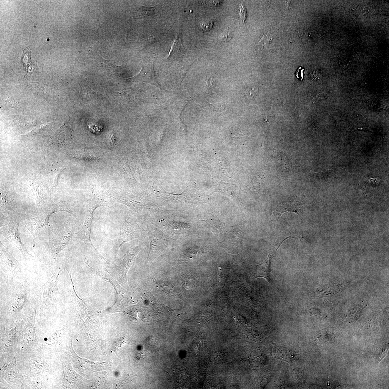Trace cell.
I'll return each instance as SVG.
<instances>
[{"label": "cell", "mask_w": 389, "mask_h": 389, "mask_svg": "<svg viewBox=\"0 0 389 389\" xmlns=\"http://www.w3.org/2000/svg\"><path fill=\"white\" fill-rule=\"evenodd\" d=\"M213 25V21L211 20L203 22L200 26L202 30L204 31H210L212 28Z\"/></svg>", "instance_id": "13"}, {"label": "cell", "mask_w": 389, "mask_h": 389, "mask_svg": "<svg viewBox=\"0 0 389 389\" xmlns=\"http://www.w3.org/2000/svg\"><path fill=\"white\" fill-rule=\"evenodd\" d=\"M50 123H51V122L49 123H42L40 125H39L38 126L35 127V128L33 129V130H32L31 131L26 134V135H34V134L38 133L42 129L45 128V127H46L47 125H49Z\"/></svg>", "instance_id": "11"}, {"label": "cell", "mask_w": 389, "mask_h": 389, "mask_svg": "<svg viewBox=\"0 0 389 389\" xmlns=\"http://www.w3.org/2000/svg\"><path fill=\"white\" fill-rule=\"evenodd\" d=\"M139 229L129 215H126L125 223L122 227L118 240L120 246L124 243L137 238L138 237Z\"/></svg>", "instance_id": "5"}, {"label": "cell", "mask_w": 389, "mask_h": 389, "mask_svg": "<svg viewBox=\"0 0 389 389\" xmlns=\"http://www.w3.org/2000/svg\"><path fill=\"white\" fill-rule=\"evenodd\" d=\"M64 169H65V168H61L60 169H59V170L57 171L56 173L55 176L54 177V179H53V183L52 184V188L55 187L57 186L58 183L59 182V177L60 176L61 173H62Z\"/></svg>", "instance_id": "14"}, {"label": "cell", "mask_w": 389, "mask_h": 389, "mask_svg": "<svg viewBox=\"0 0 389 389\" xmlns=\"http://www.w3.org/2000/svg\"><path fill=\"white\" fill-rule=\"evenodd\" d=\"M303 70H301H301H300H300H299V69H298V71H297L296 75L297 77L299 78H302V75H303V71H303Z\"/></svg>", "instance_id": "20"}, {"label": "cell", "mask_w": 389, "mask_h": 389, "mask_svg": "<svg viewBox=\"0 0 389 389\" xmlns=\"http://www.w3.org/2000/svg\"><path fill=\"white\" fill-rule=\"evenodd\" d=\"M274 350L273 354L275 358L286 361H291L292 359H293V355L289 351H287L286 350L284 349H274Z\"/></svg>", "instance_id": "8"}, {"label": "cell", "mask_w": 389, "mask_h": 389, "mask_svg": "<svg viewBox=\"0 0 389 389\" xmlns=\"http://www.w3.org/2000/svg\"><path fill=\"white\" fill-rule=\"evenodd\" d=\"M155 283H156L157 286L161 289L167 292V293L169 292L170 294L172 293V291L170 290V289L172 290L174 288L172 285L169 283L166 284L164 282L161 283L160 281L159 282L157 281H155Z\"/></svg>", "instance_id": "9"}, {"label": "cell", "mask_w": 389, "mask_h": 389, "mask_svg": "<svg viewBox=\"0 0 389 389\" xmlns=\"http://www.w3.org/2000/svg\"><path fill=\"white\" fill-rule=\"evenodd\" d=\"M320 74L316 72H313L311 74V77L312 79H317L319 78L320 77Z\"/></svg>", "instance_id": "17"}, {"label": "cell", "mask_w": 389, "mask_h": 389, "mask_svg": "<svg viewBox=\"0 0 389 389\" xmlns=\"http://www.w3.org/2000/svg\"><path fill=\"white\" fill-rule=\"evenodd\" d=\"M74 224L67 222L53 229L50 234L48 247L51 252L57 256L62 249L67 247L75 230Z\"/></svg>", "instance_id": "1"}, {"label": "cell", "mask_w": 389, "mask_h": 389, "mask_svg": "<svg viewBox=\"0 0 389 389\" xmlns=\"http://www.w3.org/2000/svg\"><path fill=\"white\" fill-rule=\"evenodd\" d=\"M215 84V80L214 78L210 77L207 81V86L209 89H212Z\"/></svg>", "instance_id": "15"}, {"label": "cell", "mask_w": 389, "mask_h": 389, "mask_svg": "<svg viewBox=\"0 0 389 389\" xmlns=\"http://www.w3.org/2000/svg\"><path fill=\"white\" fill-rule=\"evenodd\" d=\"M229 36V35L228 34L225 33L222 35L221 37L224 40L226 41V40H227V39H229V37H230Z\"/></svg>", "instance_id": "21"}, {"label": "cell", "mask_w": 389, "mask_h": 389, "mask_svg": "<svg viewBox=\"0 0 389 389\" xmlns=\"http://www.w3.org/2000/svg\"><path fill=\"white\" fill-rule=\"evenodd\" d=\"M109 140L110 144H113L114 142L115 137L113 134H110L109 136Z\"/></svg>", "instance_id": "19"}, {"label": "cell", "mask_w": 389, "mask_h": 389, "mask_svg": "<svg viewBox=\"0 0 389 389\" xmlns=\"http://www.w3.org/2000/svg\"><path fill=\"white\" fill-rule=\"evenodd\" d=\"M239 19L242 24H244L247 18V11L244 5L241 4L239 6Z\"/></svg>", "instance_id": "10"}, {"label": "cell", "mask_w": 389, "mask_h": 389, "mask_svg": "<svg viewBox=\"0 0 389 389\" xmlns=\"http://www.w3.org/2000/svg\"><path fill=\"white\" fill-rule=\"evenodd\" d=\"M156 11L155 7H149L140 6L134 8L132 10V14L134 18H141L155 15Z\"/></svg>", "instance_id": "7"}, {"label": "cell", "mask_w": 389, "mask_h": 389, "mask_svg": "<svg viewBox=\"0 0 389 389\" xmlns=\"http://www.w3.org/2000/svg\"><path fill=\"white\" fill-rule=\"evenodd\" d=\"M221 1H208L207 3H208L209 4H211L212 6H217V5L220 4Z\"/></svg>", "instance_id": "18"}, {"label": "cell", "mask_w": 389, "mask_h": 389, "mask_svg": "<svg viewBox=\"0 0 389 389\" xmlns=\"http://www.w3.org/2000/svg\"><path fill=\"white\" fill-rule=\"evenodd\" d=\"M18 224L9 219L1 229L2 235L19 250L23 256L29 255L26 247L22 242L18 232Z\"/></svg>", "instance_id": "3"}, {"label": "cell", "mask_w": 389, "mask_h": 389, "mask_svg": "<svg viewBox=\"0 0 389 389\" xmlns=\"http://www.w3.org/2000/svg\"><path fill=\"white\" fill-rule=\"evenodd\" d=\"M104 204V201L98 199H94L89 204L84 225L79 232L81 239L88 245L93 246L91 239V234L93 213L97 208Z\"/></svg>", "instance_id": "4"}, {"label": "cell", "mask_w": 389, "mask_h": 389, "mask_svg": "<svg viewBox=\"0 0 389 389\" xmlns=\"http://www.w3.org/2000/svg\"><path fill=\"white\" fill-rule=\"evenodd\" d=\"M271 258L270 255L264 262L256 267L255 271L256 278H264L270 283L271 282Z\"/></svg>", "instance_id": "6"}, {"label": "cell", "mask_w": 389, "mask_h": 389, "mask_svg": "<svg viewBox=\"0 0 389 389\" xmlns=\"http://www.w3.org/2000/svg\"><path fill=\"white\" fill-rule=\"evenodd\" d=\"M210 105H212V108H213L214 110L218 113L222 114L225 113V112L227 110V108H228L226 107L225 105L222 104H215L212 105L210 104Z\"/></svg>", "instance_id": "12"}, {"label": "cell", "mask_w": 389, "mask_h": 389, "mask_svg": "<svg viewBox=\"0 0 389 389\" xmlns=\"http://www.w3.org/2000/svg\"><path fill=\"white\" fill-rule=\"evenodd\" d=\"M254 88H249L246 91V96L249 98L253 97L256 92L254 91Z\"/></svg>", "instance_id": "16"}, {"label": "cell", "mask_w": 389, "mask_h": 389, "mask_svg": "<svg viewBox=\"0 0 389 389\" xmlns=\"http://www.w3.org/2000/svg\"><path fill=\"white\" fill-rule=\"evenodd\" d=\"M59 211H65L73 215L68 205L65 203H59L53 208L44 212L38 216L29 219L25 222V226L34 238L37 237L38 229L48 225L49 218L53 213Z\"/></svg>", "instance_id": "2"}]
</instances>
